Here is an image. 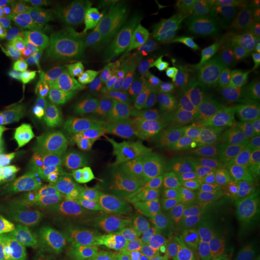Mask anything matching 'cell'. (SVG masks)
Here are the masks:
<instances>
[{"label":"cell","instance_id":"7c38bea8","mask_svg":"<svg viewBox=\"0 0 260 260\" xmlns=\"http://www.w3.org/2000/svg\"><path fill=\"white\" fill-rule=\"evenodd\" d=\"M110 221L109 213H77L64 218L61 242L71 253H77L95 240L102 239L107 232Z\"/></svg>","mask_w":260,"mask_h":260},{"label":"cell","instance_id":"7a4b0ae2","mask_svg":"<svg viewBox=\"0 0 260 260\" xmlns=\"http://www.w3.org/2000/svg\"><path fill=\"white\" fill-rule=\"evenodd\" d=\"M260 34V2H223L192 19L160 29L169 51L208 77H232L251 62Z\"/></svg>","mask_w":260,"mask_h":260},{"label":"cell","instance_id":"5bb4252c","mask_svg":"<svg viewBox=\"0 0 260 260\" xmlns=\"http://www.w3.org/2000/svg\"><path fill=\"white\" fill-rule=\"evenodd\" d=\"M83 203L84 192L71 175L52 179L39 194V210L61 217L80 213Z\"/></svg>","mask_w":260,"mask_h":260},{"label":"cell","instance_id":"8fae6325","mask_svg":"<svg viewBox=\"0 0 260 260\" xmlns=\"http://www.w3.org/2000/svg\"><path fill=\"white\" fill-rule=\"evenodd\" d=\"M71 94L64 85L35 84L20 95L16 116L26 126H30L54 110L71 113Z\"/></svg>","mask_w":260,"mask_h":260},{"label":"cell","instance_id":"7402d4cb","mask_svg":"<svg viewBox=\"0 0 260 260\" xmlns=\"http://www.w3.org/2000/svg\"><path fill=\"white\" fill-rule=\"evenodd\" d=\"M62 159H64L65 168L73 171L75 175H81L87 169H90L95 164H99L93 150H90L81 143H77Z\"/></svg>","mask_w":260,"mask_h":260},{"label":"cell","instance_id":"44dd1931","mask_svg":"<svg viewBox=\"0 0 260 260\" xmlns=\"http://www.w3.org/2000/svg\"><path fill=\"white\" fill-rule=\"evenodd\" d=\"M13 47L15 49L28 51L29 48L37 45V34H35V23H34V13L23 15L9 22Z\"/></svg>","mask_w":260,"mask_h":260},{"label":"cell","instance_id":"8992f818","mask_svg":"<svg viewBox=\"0 0 260 260\" xmlns=\"http://www.w3.org/2000/svg\"><path fill=\"white\" fill-rule=\"evenodd\" d=\"M198 210L197 198H169L152 207L139 218L123 214L120 215V237L129 239L152 254L164 249Z\"/></svg>","mask_w":260,"mask_h":260},{"label":"cell","instance_id":"6da1fadb","mask_svg":"<svg viewBox=\"0 0 260 260\" xmlns=\"http://www.w3.org/2000/svg\"><path fill=\"white\" fill-rule=\"evenodd\" d=\"M253 102L232 97L208 81L156 100L148 116L140 171L159 178L243 172L256 145L249 124Z\"/></svg>","mask_w":260,"mask_h":260},{"label":"cell","instance_id":"3957f363","mask_svg":"<svg viewBox=\"0 0 260 260\" xmlns=\"http://www.w3.org/2000/svg\"><path fill=\"white\" fill-rule=\"evenodd\" d=\"M70 114L123 150L138 146L148 136V114L121 91H75Z\"/></svg>","mask_w":260,"mask_h":260},{"label":"cell","instance_id":"d6986e66","mask_svg":"<svg viewBox=\"0 0 260 260\" xmlns=\"http://www.w3.org/2000/svg\"><path fill=\"white\" fill-rule=\"evenodd\" d=\"M62 224H64V217L44 213L41 210L32 211L25 217V225L30 232L56 242H61Z\"/></svg>","mask_w":260,"mask_h":260},{"label":"cell","instance_id":"484cf974","mask_svg":"<svg viewBox=\"0 0 260 260\" xmlns=\"http://www.w3.org/2000/svg\"><path fill=\"white\" fill-rule=\"evenodd\" d=\"M107 260H149L146 251L129 239L120 237L113 246Z\"/></svg>","mask_w":260,"mask_h":260},{"label":"cell","instance_id":"d4e9b609","mask_svg":"<svg viewBox=\"0 0 260 260\" xmlns=\"http://www.w3.org/2000/svg\"><path fill=\"white\" fill-rule=\"evenodd\" d=\"M22 93L0 75V116H13L18 112Z\"/></svg>","mask_w":260,"mask_h":260},{"label":"cell","instance_id":"ba28073f","mask_svg":"<svg viewBox=\"0 0 260 260\" xmlns=\"http://www.w3.org/2000/svg\"><path fill=\"white\" fill-rule=\"evenodd\" d=\"M5 150L13 158L19 167L32 172L39 179H56L70 177L65 169L64 159L55 150L49 149L28 130H23L16 136V145L0 136Z\"/></svg>","mask_w":260,"mask_h":260},{"label":"cell","instance_id":"83f0119b","mask_svg":"<svg viewBox=\"0 0 260 260\" xmlns=\"http://www.w3.org/2000/svg\"><path fill=\"white\" fill-rule=\"evenodd\" d=\"M249 124H250L253 138L256 143L260 140V102L254 100L251 104L250 114H249Z\"/></svg>","mask_w":260,"mask_h":260},{"label":"cell","instance_id":"f1b7e54d","mask_svg":"<svg viewBox=\"0 0 260 260\" xmlns=\"http://www.w3.org/2000/svg\"><path fill=\"white\" fill-rule=\"evenodd\" d=\"M15 49L13 47V39H12V32H10L9 22L0 23V54Z\"/></svg>","mask_w":260,"mask_h":260},{"label":"cell","instance_id":"4316f807","mask_svg":"<svg viewBox=\"0 0 260 260\" xmlns=\"http://www.w3.org/2000/svg\"><path fill=\"white\" fill-rule=\"evenodd\" d=\"M251 65H253V71H254V84H253L251 91L247 97L250 100H257L260 97V34L256 39V44H254Z\"/></svg>","mask_w":260,"mask_h":260},{"label":"cell","instance_id":"cb8c5ba5","mask_svg":"<svg viewBox=\"0 0 260 260\" xmlns=\"http://www.w3.org/2000/svg\"><path fill=\"white\" fill-rule=\"evenodd\" d=\"M77 184L81 188V191H85L88 194H103L107 192V184L103 175L102 168L99 164L87 169L81 175H78Z\"/></svg>","mask_w":260,"mask_h":260},{"label":"cell","instance_id":"2e32d148","mask_svg":"<svg viewBox=\"0 0 260 260\" xmlns=\"http://www.w3.org/2000/svg\"><path fill=\"white\" fill-rule=\"evenodd\" d=\"M32 61L34 59L20 49L6 51L0 54V75L19 91H26L34 85Z\"/></svg>","mask_w":260,"mask_h":260},{"label":"cell","instance_id":"9a60e30c","mask_svg":"<svg viewBox=\"0 0 260 260\" xmlns=\"http://www.w3.org/2000/svg\"><path fill=\"white\" fill-rule=\"evenodd\" d=\"M74 8H84L93 12L100 19H124L129 16L140 18L150 12L152 5L138 0H71L65 2Z\"/></svg>","mask_w":260,"mask_h":260},{"label":"cell","instance_id":"ffe728a7","mask_svg":"<svg viewBox=\"0 0 260 260\" xmlns=\"http://www.w3.org/2000/svg\"><path fill=\"white\" fill-rule=\"evenodd\" d=\"M234 246L244 254L260 253V211L250 215L233 236Z\"/></svg>","mask_w":260,"mask_h":260},{"label":"cell","instance_id":"30bf717a","mask_svg":"<svg viewBox=\"0 0 260 260\" xmlns=\"http://www.w3.org/2000/svg\"><path fill=\"white\" fill-rule=\"evenodd\" d=\"M88 20L67 3H42L34 13L37 44H54L81 38L88 26Z\"/></svg>","mask_w":260,"mask_h":260},{"label":"cell","instance_id":"277c9868","mask_svg":"<svg viewBox=\"0 0 260 260\" xmlns=\"http://www.w3.org/2000/svg\"><path fill=\"white\" fill-rule=\"evenodd\" d=\"M23 52L34 61H38L48 74L65 88L87 87L88 91H121L129 83L109 73L99 62L83 37L54 44H37Z\"/></svg>","mask_w":260,"mask_h":260},{"label":"cell","instance_id":"e0dca14e","mask_svg":"<svg viewBox=\"0 0 260 260\" xmlns=\"http://www.w3.org/2000/svg\"><path fill=\"white\" fill-rule=\"evenodd\" d=\"M73 120H74L75 135H77L78 143H81L90 150H93V153L95 155L99 162H102L104 159L112 158L113 155L119 150V148L114 143H112L109 139H106L97 130L90 127L84 121L74 119V117H73Z\"/></svg>","mask_w":260,"mask_h":260},{"label":"cell","instance_id":"5b68a950","mask_svg":"<svg viewBox=\"0 0 260 260\" xmlns=\"http://www.w3.org/2000/svg\"><path fill=\"white\" fill-rule=\"evenodd\" d=\"M83 38L109 73L127 81L140 68L159 59L156 42L146 30L119 20H88Z\"/></svg>","mask_w":260,"mask_h":260},{"label":"cell","instance_id":"9c48e42d","mask_svg":"<svg viewBox=\"0 0 260 260\" xmlns=\"http://www.w3.org/2000/svg\"><path fill=\"white\" fill-rule=\"evenodd\" d=\"M201 213L217 230H237L251 214V198L243 185L197 197Z\"/></svg>","mask_w":260,"mask_h":260},{"label":"cell","instance_id":"603a6c76","mask_svg":"<svg viewBox=\"0 0 260 260\" xmlns=\"http://www.w3.org/2000/svg\"><path fill=\"white\" fill-rule=\"evenodd\" d=\"M42 5V2H29V0H0V23L10 22L13 19L35 13Z\"/></svg>","mask_w":260,"mask_h":260},{"label":"cell","instance_id":"4fadbf2b","mask_svg":"<svg viewBox=\"0 0 260 260\" xmlns=\"http://www.w3.org/2000/svg\"><path fill=\"white\" fill-rule=\"evenodd\" d=\"M25 130L35 135L48 148L55 150L62 158L78 143L74 120L70 113L62 110L49 112L34 124L26 126Z\"/></svg>","mask_w":260,"mask_h":260},{"label":"cell","instance_id":"52a82bcc","mask_svg":"<svg viewBox=\"0 0 260 260\" xmlns=\"http://www.w3.org/2000/svg\"><path fill=\"white\" fill-rule=\"evenodd\" d=\"M149 260H254L207 221L201 208Z\"/></svg>","mask_w":260,"mask_h":260},{"label":"cell","instance_id":"ac0fdd59","mask_svg":"<svg viewBox=\"0 0 260 260\" xmlns=\"http://www.w3.org/2000/svg\"><path fill=\"white\" fill-rule=\"evenodd\" d=\"M127 155H129V150L119 149L112 158L104 159L102 162H99V165H100L103 171V175H104V179H106V184H107V194L112 197L114 205L119 208V215L126 214L124 211H121L120 200H119V192L117 191H119L120 178L123 175L124 167H126Z\"/></svg>","mask_w":260,"mask_h":260}]
</instances>
